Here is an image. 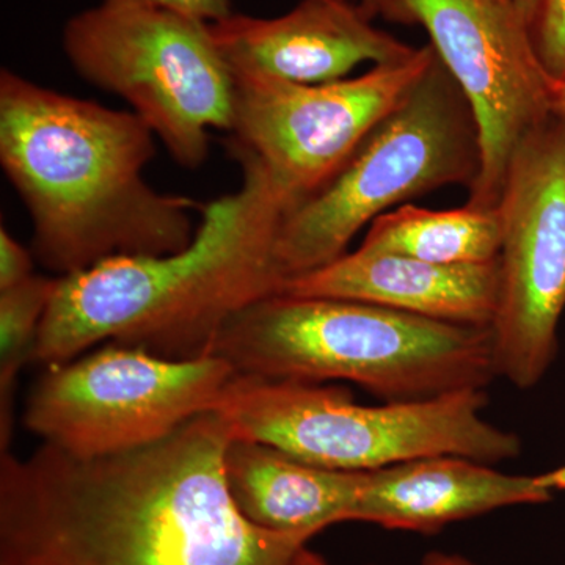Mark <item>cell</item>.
<instances>
[{"mask_svg": "<svg viewBox=\"0 0 565 565\" xmlns=\"http://www.w3.org/2000/svg\"><path fill=\"white\" fill-rule=\"evenodd\" d=\"M233 440L207 412L120 455L3 451L0 565H292L315 535L245 519L226 482Z\"/></svg>", "mask_w": 565, "mask_h": 565, "instance_id": "6da1fadb", "label": "cell"}, {"mask_svg": "<svg viewBox=\"0 0 565 565\" xmlns=\"http://www.w3.org/2000/svg\"><path fill=\"white\" fill-rule=\"evenodd\" d=\"M156 136L115 110L0 71V166L32 221V253L66 277L118 256L184 250L204 204L143 172Z\"/></svg>", "mask_w": 565, "mask_h": 565, "instance_id": "7a4b0ae2", "label": "cell"}, {"mask_svg": "<svg viewBox=\"0 0 565 565\" xmlns=\"http://www.w3.org/2000/svg\"><path fill=\"white\" fill-rule=\"evenodd\" d=\"M230 152L239 189L204 204L184 250L118 256L61 277L33 362H70L103 343L202 359L234 315L280 291L275 241L288 200L253 156Z\"/></svg>", "mask_w": 565, "mask_h": 565, "instance_id": "3957f363", "label": "cell"}, {"mask_svg": "<svg viewBox=\"0 0 565 565\" xmlns=\"http://www.w3.org/2000/svg\"><path fill=\"white\" fill-rule=\"evenodd\" d=\"M212 355L239 374L352 382L386 403L486 390L498 377L490 327L334 297H264L230 319Z\"/></svg>", "mask_w": 565, "mask_h": 565, "instance_id": "277c9868", "label": "cell"}, {"mask_svg": "<svg viewBox=\"0 0 565 565\" xmlns=\"http://www.w3.org/2000/svg\"><path fill=\"white\" fill-rule=\"evenodd\" d=\"M484 390L362 405L341 386L233 375L214 412L234 438L273 446L316 467L373 471L424 457L514 459L520 438L482 416Z\"/></svg>", "mask_w": 565, "mask_h": 565, "instance_id": "5b68a950", "label": "cell"}, {"mask_svg": "<svg viewBox=\"0 0 565 565\" xmlns=\"http://www.w3.org/2000/svg\"><path fill=\"white\" fill-rule=\"evenodd\" d=\"M479 172L473 110L435 52L423 76L343 167L282 214L275 241L282 282L337 262L355 234L390 207L445 185L470 189Z\"/></svg>", "mask_w": 565, "mask_h": 565, "instance_id": "8992f818", "label": "cell"}, {"mask_svg": "<svg viewBox=\"0 0 565 565\" xmlns=\"http://www.w3.org/2000/svg\"><path fill=\"white\" fill-rule=\"evenodd\" d=\"M62 44L82 79L125 99L178 166L202 167L212 129H232V68L210 22L102 0L70 18Z\"/></svg>", "mask_w": 565, "mask_h": 565, "instance_id": "52a82bcc", "label": "cell"}, {"mask_svg": "<svg viewBox=\"0 0 565 565\" xmlns=\"http://www.w3.org/2000/svg\"><path fill=\"white\" fill-rule=\"evenodd\" d=\"M236 370L217 355L170 360L106 343L50 364L32 390L31 433L82 459L156 444L195 416L214 412Z\"/></svg>", "mask_w": 565, "mask_h": 565, "instance_id": "ba28073f", "label": "cell"}, {"mask_svg": "<svg viewBox=\"0 0 565 565\" xmlns=\"http://www.w3.org/2000/svg\"><path fill=\"white\" fill-rule=\"evenodd\" d=\"M426 29L473 110L481 172L468 206L497 210L516 148L552 120L553 82L515 0H381L375 17Z\"/></svg>", "mask_w": 565, "mask_h": 565, "instance_id": "9c48e42d", "label": "cell"}, {"mask_svg": "<svg viewBox=\"0 0 565 565\" xmlns=\"http://www.w3.org/2000/svg\"><path fill=\"white\" fill-rule=\"evenodd\" d=\"M434 57L427 44L405 61L326 84H299L230 66L234 96L228 150L247 152L262 163L291 207L343 167Z\"/></svg>", "mask_w": 565, "mask_h": 565, "instance_id": "30bf717a", "label": "cell"}, {"mask_svg": "<svg viewBox=\"0 0 565 565\" xmlns=\"http://www.w3.org/2000/svg\"><path fill=\"white\" fill-rule=\"evenodd\" d=\"M497 374L520 390L555 363L565 311V131L555 117L516 148L500 203Z\"/></svg>", "mask_w": 565, "mask_h": 565, "instance_id": "8fae6325", "label": "cell"}, {"mask_svg": "<svg viewBox=\"0 0 565 565\" xmlns=\"http://www.w3.org/2000/svg\"><path fill=\"white\" fill-rule=\"evenodd\" d=\"M210 25L232 68L259 71L299 84L345 79L364 62L384 65L405 61L418 51L375 28L352 0H302L278 18L234 11Z\"/></svg>", "mask_w": 565, "mask_h": 565, "instance_id": "7c38bea8", "label": "cell"}, {"mask_svg": "<svg viewBox=\"0 0 565 565\" xmlns=\"http://www.w3.org/2000/svg\"><path fill=\"white\" fill-rule=\"evenodd\" d=\"M498 288V262L444 266L359 247L321 269L289 278L277 294L359 300L434 321L490 327Z\"/></svg>", "mask_w": 565, "mask_h": 565, "instance_id": "4fadbf2b", "label": "cell"}, {"mask_svg": "<svg viewBox=\"0 0 565 565\" xmlns=\"http://www.w3.org/2000/svg\"><path fill=\"white\" fill-rule=\"evenodd\" d=\"M552 500L535 476L503 473L465 457H424L364 471L351 522L427 534L497 509Z\"/></svg>", "mask_w": 565, "mask_h": 565, "instance_id": "5bb4252c", "label": "cell"}, {"mask_svg": "<svg viewBox=\"0 0 565 565\" xmlns=\"http://www.w3.org/2000/svg\"><path fill=\"white\" fill-rule=\"evenodd\" d=\"M225 473L245 519L277 533L316 535L351 522L364 484V471L316 467L241 438L226 449Z\"/></svg>", "mask_w": 565, "mask_h": 565, "instance_id": "9a60e30c", "label": "cell"}, {"mask_svg": "<svg viewBox=\"0 0 565 565\" xmlns=\"http://www.w3.org/2000/svg\"><path fill=\"white\" fill-rule=\"evenodd\" d=\"M500 211L468 206L434 211L401 204L367 228L360 248L393 253L444 266L498 262L501 250Z\"/></svg>", "mask_w": 565, "mask_h": 565, "instance_id": "2e32d148", "label": "cell"}, {"mask_svg": "<svg viewBox=\"0 0 565 565\" xmlns=\"http://www.w3.org/2000/svg\"><path fill=\"white\" fill-rule=\"evenodd\" d=\"M61 277L33 274L0 291V444L9 451L13 430V393L18 374L33 362L41 322Z\"/></svg>", "mask_w": 565, "mask_h": 565, "instance_id": "e0dca14e", "label": "cell"}, {"mask_svg": "<svg viewBox=\"0 0 565 565\" xmlns=\"http://www.w3.org/2000/svg\"><path fill=\"white\" fill-rule=\"evenodd\" d=\"M531 32L546 73L565 81V0H542Z\"/></svg>", "mask_w": 565, "mask_h": 565, "instance_id": "ac0fdd59", "label": "cell"}, {"mask_svg": "<svg viewBox=\"0 0 565 565\" xmlns=\"http://www.w3.org/2000/svg\"><path fill=\"white\" fill-rule=\"evenodd\" d=\"M33 275L32 253L13 236L6 226L0 228V291L20 285Z\"/></svg>", "mask_w": 565, "mask_h": 565, "instance_id": "d6986e66", "label": "cell"}, {"mask_svg": "<svg viewBox=\"0 0 565 565\" xmlns=\"http://www.w3.org/2000/svg\"><path fill=\"white\" fill-rule=\"evenodd\" d=\"M177 11L204 22H218L234 13L232 0H114Z\"/></svg>", "mask_w": 565, "mask_h": 565, "instance_id": "ffe728a7", "label": "cell"}, {"mask_svg": "<svg viewBox=\"0 0 565 565\" xmlns=\"http://www.w3.org/2000/svg\"><path fill=\"white\" fill-rule=\"evenodd\" d=\"M535 478H537L539 484L544 487L545 490H548V492H565V463L555 468V470L546 471L544 475H537Z\"/></svg>", "mask_w": 565, "mask_h": 565, "instance_id": "44dd1931", "label": "cell"}, {"mask_svg": "<svg viewBox=\"0 0 565 565\" xmlns=\"http://www.w3.org/2000/svg\"><path fill=\"white\" fill-rule=\"evenodd\" d=\"M422 565H479L468 557L455 555V553L430 552L423 557Z\"/></svg>", "mask_w": 565, "mask_h": 565, "instance_id": "7402d4cb", "label": "cell"}, {"mask_svg": "<svg viewBox=\"0 0 565 565\" xmlns=\"http://www.w3.org/2000/svg\"><path fill=\"white\" fill-rule=\"evenodd\" d=\"M552 111L565 131V81L553 82Z\"/></svg>", "mask_w": 565, "mask_h": 565, "instance_id": "603a6c76", "label": "cell"}, {"mask_svg": "<svg viewBox=\"0 0 565 565\" xmlns=\"http://www.w3.org/2000/svg\"><path fill=\"white\" fill-rule=\"evenodd\" d=\"M292 565H329L326 563L322 556H319L318 553L311 552L307 546H303L300 550L299 555H297L296 561H294Z\"/></svg>", "mask_w": 565, "mask_h": 565, "instance_id": "cb8c5ba5", "label": "cell"}, {"mask_svg": "<svg viewBox=\"0 0 565 565\" xmlns=\"http://www.w3.org/2000/svg\"><path fill=\"white\" fill-rule=\"evenodd\" d=\"M515 3L519 6L520 11H522L523 17L526 18V21L530 22V25H533L535 14H537L542 0H515Z\"/></svg>", "mask_w": 565, "mask_h": 565, "instance_id": "d4e9b609", "label": "cell"}, {"mask_svg": "<svg viewBox=\"0 0 565 565\" xmlns=\"http://www.w3.org/2000/svg\"><path fill=\"white\" fill-rule=\"evenodd\" d=\"M381 0H360L359 7L364 11L366 17H370L371 20L375 18V10H377V6Z\"/></svg>", "mask_w": 565, "mask_h": 565, "instance_id": "484cf974", "label": "cell"}]
</instances>
